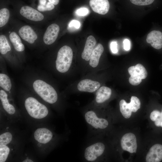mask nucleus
Segmentation results:
<instances>
[{"label":"nucleus","mask_w":162,"mask_h":162,"mask_svg":"<svg viewBox=\"0 0 162 162\" xmlns=\"http://www.w3.org/2000/svg\"><path fill=\"white\" fill-rule=\"evenodd\" d=\"M22 162H33V161L31 159H26L24 160L23 161H22Z\"/></svg>","instance_id":"nucleus-37"},{"label":"nucleus","mask_w":162,"mask_h":162,"mask_svg":"<svg viewBox=\"0 0 162 162\" xmlns=\"http://www.w3.org/2000/svg\"><path fill=\"white\" fill-rule=\"evenodd\" d=\"M53 136L52 132L45 128L37 129L34 134L35 139L39 142L43 144L49 142L52 139Z\"/></svg>","instance_id":"nucleus-15"},{"label":"nucleus","mask_w":162,"mask_h":162,"mask_svg":"<svg viewBox=\"0 0 162 162\" xmlns=\"http://www.w3.org/2000/svg\"><path fill=\"white\" fill-rule=\"evenodd\" d=\"M89 12V10L87 8L82 7L77 9L76 13L78 15L83 16L87 15Z\"/></svg>","instance_id":"nucleus-31"},{"label":"nucleus","mask_w":162,"mask_h":162,"mask_svg":"<svg viewBox=\"0 0 162 162\" xmlns=\"http://www.w3.org/2000/svg\"><path fill=\"white\" fill-rule=\"evenodd\" d=\"M10 152L9 148L6 146H0V162L6 161Z\"/></svg>","instance_id":"nucleus-28"},{"label":"nucleus","mask_w":162,"mask_h":162,"mask_svg":"<svg viewBox=\"0 0 162 162\" xmlns=\"http://www.w3.org/2000/svg\"><path fill=\"white\" fill-rule=\"evenodd\" d=\"M100 86V84L98 81L86 79L78 82L77 88L81 92L93 93L97 91Z\"/></svg>","instance_id":"nucleus-12"},{"label":"nucleus","mask_w":162,"mask_h":162,"mask_svg":"<svg viewBox=\"0 0 162 162\" xmlns=\"http://www.w3.org/2000/svg\"><path fill=\"white\" fill-rule=\"evenodd\" d=\"M121 146L124 150L128 151L130 153H136L137 144L135 134L132 133L124 134L121 140Z\"/></svg>","instance_id":"nucleus-8"},{"label":"nucleus","mask_w":162,"mask_h":162,"mask_svg":"<svg viewBox=\"0 0 162 162\" xmlns=\"http://www.w3.org/2000/svg\"><path fill=\"white\" fill-rule=\"evenodd\" d=\"M146 40L154 48L160 49L162 47V32L159 31H152L148 34Z\"/></svg>","instance_id":"nucleus-16"},{"label":"nucleus","mask_w":162,"mask_h":162,"mask_svg":"<svg viewBox=\"0 0 162 162\" xmlns=\"http://www.w3.org/2000/svg\"><path fill=\"white\" fill-rule=\"evenodd\" d=\"M19 35L23 40L30 44H33L37 39L38 36L30 26L25 25L21 27L18 32Z\"/></svg>","instance_id":"nucleus-11"},{"label":"nucleus","mask_w":162,"mask_h":162,"mask_svg":"<svg viewBox=\"0 0 162 162\" xmlns=\"http://www.w3.org/2000/svg\"><path fill=\"white\" fill-rule=\"evenodd\" d=\"M7 96L4 91L0 90V99L4 109L8 114L13 115L15 113V109L13 106L9 103Z\"/></svg>","instance_id":"nucleus-20"},{"label":"nucleus","mask_w":162,"mask_h":162,"mask_svg":"<svg viewBox=\"0 0 162 162\" xmlns=\"http://www.w3.org/2000/svg\"><path fill=\"white\" fill-rule=\"evenodd\" d=\"M112 90L110 88L102 86L97 91L92 107L99 108L101 104L109 100L112 94Z\"/></svg>","instance_id":"nucleus-7"},{"label":"nucleus","mask_w":162,"mask_h":162,"mask_svg":"<svg viewBox=\"0 0 162 162\" xmlns=\"http://www.w3.org/2000/svg\"><path fill=\"white\" fill-rule=\"evenodd\" d=\"M150 118L154 122L156 127L162 128V108L161 110H154L152 111L150 113Z\"/></svg>","instance_id":"nucleus-22"},{"label":"nucleus","mask_w":162,"mask_h":162,"mask_svg":"<svg viewBox=\"0 0 162 162\" xmlns=\"http://www.w3.org/2000/svg\"><path fill=\"white\" fill-rule=\"evenodd\" d=\"M10 46L6 36L3 34L0 35V52L2 55L6 54L11 50Z\"/></svg>","instance_id":"nucleus-23"},{"label":"nucleus","mask_w":162,"mask_h":162,"mask_svg":"<svg viewBox=\"0 0 162 162\" xmlns=\"http://www.w3.org/2000/svg\"><path fill=\"white\" fill-rule=\"evenodd\" d=\"M117 43L116 41H112L110 44V48L112 52L114 53L118 52Z\"/></svg>","instance_id":"nucleus-34"},{"label":"nucleus","mask_w":162,"mask_h":162,"mask_svg":"<svg viewBox=\"0 0 162 162\" xmlns=\"http://www.w3.org/2000/svg\"><path fill=\"white\" fill-rule=\"evenodd\" d=\"M96 43L95 39L92 35L89 36L87 38L81 57L86 61H89L91 55L95 48Z\"/></svg>","instance_id":"nucleus-17"},{"label":"nucleus","mask_w":162,"mask_h":162,"mask_svg":"<svg viewBox=\"0 0 162 162\" xmlns=\"http://www.w3.org/2000/svg\"><path fill=\"white\" fill-rule=\"evenodd\" d=\"M104 51L103 45L99 43L95 47L91 55L89 64L93 68H95L98 65L100 58Z\"/></svg>","instance_id":"nucleus-18"},{"label":"nucleus","mask_w":162,"mask_h":162,"mask_svg":"<svg viewBox=\"0 0 162 162\" xmlns=\"http://www.w3.org/2000/svg\"><path fill=\"white\" fill-rule=\"evenodd\" d=\"M0 86L7 91H9L11 88V83L10 79L5 74H0Z\"/></svg>","instance_id":"nucleus-24"},{"label":"nucleus","mask_w":162,"mask_h":162,"mask_svg":"<svg viewBox=\"0 0 162 162\" xmlns=\"http://www.w3.org/2000/svg\"><path fill=\"white\" fill-rule=\"evenodd\" d=\"M73 52L69 46L64 45L58 50L56 61L57 70L61 73L67 72L70 68L73 58Z\"/></svg>","instance_id":"nucleus-4"},{"label":"nucleus","mask_w":162,"mask_h":162,"mask_svg":"<svg viewBox=\"0 0 162 162\" xmlns=\"http://www.w3.org/2000/svg\"><path fill=\"white\" fill-rule=\"evenodd\" d=\"M100 109L91 106L83 112V116L88 128L91 137L100 136L101 131L108 127V120L103 116Z\"/></svg>","instance_id":"nucleus-1"},{"label":"nucleus","mask_w":162,"mask_h":162,"mask_svg":"<svg viewBox=\"0 0 162 162\" xmlns=\"http://www.w3.org/2000/svg\"><path fill=\"white\" fill-rule=\"evenodd\" d=\"M89 5L93 10L101 15L107 14L110 8L108 0H90Z\"/></svg>","instance_id":"nucleus-14"},{"label":"nucleus","mask_w":162,"mask_h":162,"mask_svg":"<svg viewBox=\"0 0 162 162\" xmlns=\"http://www.w3.org/2000/svg\"><path fill=\"white\" fill-rule=\"evenodd\" d=\"M9 40L16 51L19 52L23 51L25 46L22 43L20 36L15 32H11L9 34Z\"/></svg>","instance_id":"nucleus-19"},{"label":"nucleus","mask_w":162,"mask_h":162,"mask_svg":"<svg viewBox=\"0 0 162 162\" xmlns=\"http://www.w3.org/2000/svg\"><path fill=\"white\" fill-rule=\"evenodd\" d=\"M154 0H130L134 4L139 6H144L152 4Z\"/></svg>","instance_id":"nucleus-30"},{"label":"nucleus","mask_w":162,"mask_h":162,"mask_svg":"<svg viewBox=\"0 0 162 162\" xmlns=\"http://www.w3.org/2000/svg\"><path fill=\"white\" fill-rule=\"evenodd\" d=\"M39 4L45 5L46 3V0H39Z\"/></svg>","instance_id":"nucleus-36"},{"label":"nucleus","mask_w":162,"mask_h":162,"mask_svg":"<svg viewBox=\"0 0 162 162\" xmlns=\"http://www.w3.org/2000/svg\"><path fill=\"white\" fill-rule=\"evenodd\" d=\"M126 102L124 99L120 100L119 103L120 111L121 114L124 118H128L130 117L132 113H130L128 111L126 107Z\"/></svg>","instance_id":"nucleus-27"},{"label":"nucleus","mask_w":162,"mask_h":162,"mask_svg":"<svg viewBox=\"0 0 162 162\" xmlns=\"http://www.w3.org/2000/svg\"><path fill=\"white\" fill-rule=\"evenodd\" d=\"M54 8L55 6L53 4L48 2L45 5L39 4L38 6L37 9L39 11L44 12L52 10Z\"/></svg>","instance_id":"nucleus-29"},{"label":"nucleus","mask_w":162,"mask_h":162,"mask_svg":"<svg viewBox=\"0 0 162 162\" xmlns=\"http://www.w3.org/2000/svg\"><path fill=\"white\" fill-rule=\"evenodd\" d=\"M10 17L9 10L6 8H2L0 10V27L2 28L8 22Z\"/></svg>","instance_id":"nucleus-25"},{"label":"nucleus","mask_w":162,"mask_h":162,"mask_svg":"<svg viewBox=\"0 0 162 162\" xmlns=\"http://www.w3.org/2000/svg\"><path fill=\"white\" fill-rule=\"evenodd\" d=\"M20 13L24 17L33 21H40L44 18V15L39 11L28 6L21 7Z\"/></svg>","instance_id":"nucleus-9"},{"label":"nucleus","mask_w":162,"mask_h":162,"mask_svg":"<svg viewBox=\"0 0 162 162\" xmlns=\"http://www.w3.org/2000/svg\"><path fill=\"white\" fill-rule=\"evenodd\" d=\"M33 87L35 92L44 100L50 104L55 103L58 96L54 88L45 82L38 80L35 81Z\"/></svg>","instance_id":"nucleus-3"},{"label":"nucleus","mask_w":162,"mask_h":162,"mask_svg":"<svg viewBox=\"0 0 162 162\" xmlns=\"http://www.w3.org/2000/svg\"><path fill=\"white\" fill-rule=\"evenodd\" d=\"M48 1L49 2L55 5L58 4L59 2V0H48Z\"/></svg>","instance_id":"nucleus-35"},{"label":"nucleus","mask_w":162,"mask_h":162,"mask_svg":"<svg viewBox=\"0 0 162 162\" xmlns=\"http://www.w3.org/2000/svg\"><path fill=\"white\" fill-rule=\"evenodd\" d=\"M90 141L83 149L82 157L87 162H96L101 160L106 150L105 144L99 139V137L91 138Z\"/></svg>","instance_id":"nucleus-2"},{"label":"nucleus","mask_w":162,"mask_h":162,"mask_svg":"<svg viewBox=\"0 0 162 162\" xmlns=\"http://www.w3.org/2000/svg\"><path fill=\"white\" fill-rule=\"evenodd\" d=\"M59 30V26L56 24L52 23L49 26L43 36L44 43L47 45L53 44L58 38Z\"/></svg>","instance_id":"nucleus-10"},{"label":"nucleus","mask_w":162,"mask_h":162,"mask_svg":"<svg viewBox=\"0 0 162 162\" xmlns=\"http://www.w3.org/2000/svg\"><path fill=\"white\" fill-rule=\"evenodd\" d=\"M80 26V22L76 20H73L71 21L69 24V27H74L76 28H79Z\"/></svg>","instance_id":"nucleus-32"},{"label":"nucleus","mask_w":162,"mask_h":162,"mask_svg":"<svg viewBox=\"0 0 162 162\" xmlns=\"http://www.w3.org/2000/svg\"><path fill=\"white\" fill-rule=\"evenodd\" d=\"M124 48L126 51L130 50V40L127 39H125L123 41Z\"/></svg>","instance_id":"nucleus-33"},{"label":"nucleus","mask_w":162,"mask_h":162,"mask_svg":"<svg viewBox=\"0 0 162 162\" xmlns=\"http://www.w3.org/2000/svg\"><path fill=\"white\" fill-rule=\"evenodd\" d=\"M25 106L29 115L33 118L41 119L48 114L47 107L33 97H28L26 100Z\"/></svg>","instance_id":"nucleus-5"},{"label":"nucleus","mask_w":162,"mask_h":162,"mask_svg":"<svg viewBox=\"0 0 162 162\" xmlns=\"http://www.w3.org/2000/svg\"><path fill=\"white\" fill-rule=\"evenodd\" d=\"M128 71L130 75L129 79V82L133 86H137L140 84L142 80L146 79L148 75L146 69L140 64L129 67Z\"/></svg>","instance_id":"nucleus-6"},{"label":"nucleus","mask_w":162,"mask_h":162,"mask_svg":"<svg viewBox=\"0 0 162 162\" xmlns=\"http://www.w3.org/2000/svg\"><path fill=\"white\" fill-rule=\"evenodd\" d=\"M12 138V135L9 132H5L0 135V146H6L11 142Z\"/></svg>","instance_id":"nucleus-26"},{"label":"nucleus","mask_w":162,"mask_h":162,"mask_svg":"<svg viewBox=\"0 0 162 162\" xmlns=\"http://www.w3.org/2000/svg\"><path fill=\"white\" fill-rule=\"evenodd\" d=\"M126 107L128 112H136L140 108L141 103L139 99L136 97L132 96L130 103L125 104Z\"/></svg>","instance_id":"nucleus-21"},{"label":"nucleus","mask_w":162,"mask_h":162,"mask_svg":"<svg viewBox=\"0 0 162 162\" xmlns=\"http://www.w3.org/2000/svg\"><path fill=\"white\" fill-rule=\"evenodd\" d=\"M146 162H160L162 161V144L157 143L149 149L146 158Z\"/></svg>","instance_id":"nucleus-13"}]
</instances>
